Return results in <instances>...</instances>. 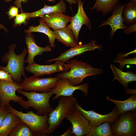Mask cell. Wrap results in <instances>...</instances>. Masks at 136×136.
<instances>
[{"label":"cell","mask_w":136,"mask_h":136,"mask_svg":"<svg viewBox=\"0 0 136 136\" xmlns=\"http://www.w3.org/2000/svg\"><path fill=\"white\" fill-rule=\"evenodd\" d=\"M16 44H11L8 47V52L3 56L2 60L7 63L5 66H0V69L10 74L14 82L19 84L21 82V77H26L24 66L25 58L28 53L25 47L21 53L18 55L15 52Z\"/></svg>","instance_id":"cell-1"},{"label":"cell","mask_w":136,"mask_h":136,"mask_svg":"<svg viewBox=\"0 0 136 136\" xmlns=\"http://www.w3.org/2000/svg\"><path fill=\"white\" fill-rule=\"evenodd\" d=\"M65 63L69 70L58 74L57 76L60 79H67L74 86L82 83L83 79L87 77L95 76L103 72L102 69L94 67L90 64L81 60L72 59Z\"/></svg>","instance_id":"cell-2"},{"label":"cell","mask_w":136,"mask_h":136,"mask_svg":"<svg viewBox=\"0 0 136 136\" xmlns=\"http://www.w3.org/2000/svg\"><path fill=\"white\" fill-rule=\"evenodd\" d=\"M59 97L58 105L55 109L48 114L47 123L49 127L42 133L43 134L49 135L52 133L62 123L63 119L66 118L71 113L77 102L76 98L73 95L61 96Z\"/></svg>","instance_id":"cell-3"},{"label":"cell","mask_w":136,"mask_h":136,"mask_svg":"<svg viewBox=\"0 0 136 136\" xmlns=\"http://www.w3.org/2000/svg\"><path fill=\"white\" fill-rule=\"evenodd\" d=\"M16 91L28 99L27 101L23 100L18 102L24 109H29L30 107L32 108L37 111L36 114L40 115L49 114L53 110L49 103L50 98L53 95L50 91L41 93L34 91L28 92L20 89Z\"/></svg>","instance_id":"cell-4"},{"label":"cell","mask_w":136,"mask_h":136,"mask_svg":"<svg viewBox=\"0 0 136 136\" xmlns=\"http://www.w3.org/2000/svg\"><path fill=\"white\" fill-rule=\"evenodd\" d=\"M7 106L10 112L17 116L21 121L27 124L36 135H44L42 133L48 128V114L40 115L31 111L24 113L15 109L10 104Z\"/></svg>","instance_id":"cell-5"},{"label":"cell","mask_w":136,"mask_h":136,"mask_svg":"<svg viewBox=\"0 0 136 136\" xmlns=\"http://www.w3.org/2000/svg\"><path fill=\"white\" fill-rule=\"evenodd\" d=\"M114 136L136 135V112L131 111L120 115L116 122L111 124Z\"/></svg>","instance_id":"cell-6"},{"label":"cell","mask_w":136,"mask_h":136,"mask_svg":"<svg viewBox=\"0 0 136 136\" xmlns=\"http://www.w3.org/2000/svg\"><path fill=\"white\" fill-rule=\"evenodd\" d=\"M59 79L57 76L44 78L33 75L25 77L20 84L25 91L43 92L50 91Z\"/></svg>","instance_id":"cell-7"},{"label":"cell","mask_w":136,"mask_h":136,"mask_svg":"<svg viewBox=\"0 0 136 136\" xmlns=\"http://www.w3.org/2000/svg\"><path fill=\"white\" fill-rule=\"evenodd\" d=\"M75 107L89 121L92 127L106 122H109L111 124H114L116 121L119 116L116 106L111 112L105 115L98 113L93 110H86L83 109L77 102L76 103Z\"/></svg>","instance_id":"cell-8"},{"label":"cell","mask_w":136,"mask_h":136,"mask_svg":"<svg viewBox=\"0 0 136 136\" xmlns=\"http://www.w3.org/2000/svg\"><path fill=\"white\" fill-rule=\"evenodd\" d=\"M19 89L23 90L20 84L13 81L0 80V103L1 105L8 106L11 101L18 102L23 100L22 96H18L16 93Z\"/></svg>","instance_id":"cell-9"},{"label":"cell","mask_w":136,"mask_h":136,"mask_svg":"<svg viewBox=\"0 0 136 136\" xmlns=\"http://www.w3.org/2000/svg\"><path fill=\"white\" fill-rule=\"evenodd\" d=\"M66 118L72 124V133L76 136H87L92 128L89 121L75 107Z\"/></svg>","instance_id":"cell-10"},{"label":"cell","mask_w":136,"mask_h":136,"mask_svg":"<svg viewBox=\"0 0 136 136\" xmlns=\"http://www.w3.org/2000/svg\"><path fill=\"white\" fill-rule=\"evenodd\" d=\"M88 84L86 83L78 86H74L68 81L66 78L59 79L55 86L50 91L53 95H55L53 98V100L59 98L60 96H69L73 95L75 91L79 90L83 93L85 96L88 95Z\"/></svg>","instance_id":"cell-11"},{"label":"cell","mask_w":136,"mask_h":136,"mask_svg":"<svg viewBox=\"0 0 136 136\" xmlns=\"http://www.w3.org/2000/svg\"><path fill=\"white\" fill-rule=\"evenodd\" d=\"M55 61L53 64L47 65H41L34 62L31 64H28L25 69L37 77L51 75L57 72H67L69 70L66 63L60 61Z\"/></svg>","instance_id":"cell-12"},{"label":"cell","mask_w":136,"mask_h":136,"mask_svg":"<svg viewBox=\"0 0 136 136\" xmlns=\"http://www.w3.org/2000/svg\"><path fill=\"white\" fill-rule=\"evenodd\" d=\"M97 41L95 39L87 44L82 45L79 44L77 46L71 47L70 49L61 53L58 57L48 60L47 62L58 60L65 63L73 57L87 51H93L96 49L101 50L103 47L101 45L96 44Z\"/></svg>","instance_id":"cell-13"},{"label":"cell","mask_w":136,"mask_h":136,"mask_svg":"<svg viewBox=\"0 0 136 136\" xmlns=\"http://www.w3.org/2000/svg\"><path fill=\"white\" fill-rule=\"evenodd\" d=\"M78 10L77 13L72 17L70 24L67 26L72 31L76 42H78L79 32L82 26L85 25L89 29H91V24L83 8V2L81 0H77Z\"/></svg>","instance_id":"cell-14"},{"label":"cell","mask_w":136,"mask_h":136,"mask_svg":"<svg viewBox=\"0 0 136 136\" xmlns=\"http://www.w3.org/2000/svg\"><path fill=\"white\" fill-rule=\"evenodd\" d=\"M125 7V4H118L113 10L112 15L99 27H100L106 25L110 26L111 30L110 38L111 40L117 30L120 29H124L127 27L124 24L122 16V12Z\"/></svg>","instance_id":"cell-15"},{"label":"cell","mask_w":136,"mask_h":136,"mask_svg":"<svg viewBox=\"0 0 136 136\" xmlns=\"http://www.w3.org/2000/svg\"><path fill=\"white\" fill-rule=\"evenodd\" d=\"M25 42L27 47L28 56L25 62L31 64L34 63V59L37 55H42L45 52H50L51 48L49 45L42 47L37 44L33 35L31 33L27 34L25 37Z\"/></svg>","instance_id":"cell-16"},{"label":"cell","mask_w":136,"mask_h":136,"mask_svg":"<svg viewBox=\"0 0 136 136\" xmlns=\"http://www.w3.org/2000/svg\"><path fill=\"white\" fill-rule=\"evenodd\" d=\"M72 18V17L62 13L57 12L45 15L40 17V19L55 30L65 27Z\"/></svg>","instance_id":"cell-17"},{"label":"cell","mask_w":136,"mask_h":136,"mask_svg":"<svg viewBox=\"0 0 136 136\" xmlns=\"http://www.w3.org/2000/svg\"><path fill=\"white\" fill-rule=\"evenodd\" d=\"M66 10V5L63 0H61L57 4L54 6H49L45 4L43 8L38 11L31 13H26L27 20L31 18L40 17L53 13L61 12L65 13Z\"/></svg>","instance_id":"cell-18"},{"label":"cell","mask_w":136,"mask_h":136,"mask_svg":"<svg viewBox=\"0 0 136 136\" xmlns=\"http://www.w3.org/2000/svg\"><path fill=\"white\" fill-rule=\"evenodd\" d=\"M53 31L56 39L65 46L72 47L79 45L75 40L72 31L67 25L64 28Z\"/></svg>","instance_id":"cell-19"},{"label":"cell","mask_w":136,"mask_h":136,"mask_svg":"<svg viewBox=\"0 0 136 136\" xmlns=\"http://www.w3.org/2000/svg\"><path fill=\"white\" fill-rule=\"evenodd\" d=\"M106 98L107 100L116 105L118 109V114L119 116L128 111L136 112V94H131L129 98L123 101L112 99L108 96H107Z\"/></svg>","instance_id":"cell-20"},{"label":"cell","mask_w":136,"mask_h":136,"mask_svg":"<svg viewBox=\"0 0 136 136\" xmlns=\"http://www.w3.org/2000/svg\"><path fill=\"white\" fill-rule=\"evenodd\" d=\"M21 121L15 114L9 112L2 121L0 126V136H8Z\"/></svg>","instance_id":"cell-21"},{"label":"cell","mask_w":136,"mask_h":136,"mask_svg":"<svg viewBox=\"0 0 136 136\" xmlns=\"http://www.w3.org/2000/svg\"><path fill=\"white\" fill-rule=\"evenodd\" d=\"M110 67L114 74V78L118 81L125 89L128 88L129 83L136 81V74L130 71L123 72L115 65L111 64Z\"/></svg>","instance_id":"cell-22"},{"label":"cell","mask_w":136,"mask_h":136,"mask_svg":"<svg viewBox=\"0 0 136 136\" xmlns=\"http://www.w3.org/2000/svg\"><path fill=\"white\" fill-rule=\"evenodd\" d=\"M39 25L36 26L31 25L28 27V29H25L24 32L26 34L32 32H40L44 33L47 36L49 40L50 46L52 48L55 47V40L56 39L53 31L49 28L48 25L40 19L39 20Z\"/></svg>","instance_id":"cell-23"},{"label":"cell","mask_w":136,"mask_h":136,"mask_svg":"<svg viewBox=\"0 0 136 136\" xmlns=\"http://www.w3.org/2000/svg\"><path fill=\"white\" fill-rule=\"evenodd\" d=\"M120 0H96L95 3L91 8L100 12L104 15L112 12Z\"/></svg>","instance_id":"cell-24"},{"label":"cell","mask_w":136,"mask_h":136,"mask_svg":"<svg viewBox=\"0 0 136 136\" xmlns=\"http://www.w3.org/2000/svg\"><path fill=\"white\" fill-rule=\"evenodd\" d=\"M122 16L126 24L136 23V4L131 1L125 4Z\"/></svg>","instance_id":"cell-25"},{"label":"cell","mask_w":136,"mask_h":136,"mask_svg":"<svg viewBox=\"0 0 136 136\" xmlns=\"http://www.w3.org/2000/svg\"><path fill=\"white\" fill-rule=\"evenodd\" d=\"M111 125L110 122H106L92 127L87 136H114Z\"/></svg>","instance_id":"cell-26"},{"label":"cell","mask_w":136,"mask_h":136,"mask_svg":"<svg viewBox=\"0 0 136 136\" xmlns=\"http://www.w3.org/2000/svg\"><path fill=\"white\" fill-rule=\"evenodd\" d=\"M36 135L24 123L21 121L9 136H33Z\"/></svg>","instance_id":"cell-27"},{"label":"cell","mask_w":136,"mask_h":136,"mask_svg":"<svg viewBox=\"0 0 136 136\" xmlns=\"http://www.w3.org/2000/svg\"><path fill=\"white\" fill-rule=\"evenodd\" d=\"M27 16L26 13L23 12L18 14L15 17L14 20L13 27H16L22 24H23L25 25H27L28 23L27 21Z\"/></svg>","instance_id":"cell-28"},{"label":"cell","mask_w":136,"mask_h":136,"mask_svg":"<svg viewBox=\"0 0 136 136\" xmlns=\"http://www.w3.org/2000/svg\"><path fill=\"white\" fill-rule=\"evenodd\" d=\"M115 63L118 62L120 65L119 68L122 70L124 65L127 64H136V57L133 58H117L113 61Z\"/></svg>","instance_id":"cell-29"},{"label":"cell","mask_w":136,"mask_h":136,"mask_svg":"<svg viewBox=\"0 0 136 136\" xmlns=\"http://www.w3.org/2000/svg\"><path fill=\"white\" fill-rule=\"evenodd\" d=\"M18 8L15 6H11L9 8V10L5 13L8 15L9 19H11L18 14Z\"/></svg>","instance_id":"cell-30"},{"label":"cell","mask_w":136,"mask_h":136,"mask_svg":"<svg viewBox=\"0 0 136 136\" xmlns=\"http://www.w3.org/2000/svg\"><path fill=\"white\" fill-rule=\"evenodd\" d=\"M0 80L10 81H13L10 74L0 69Z\"/></svg>","instance_id":"cell-31"},{"label":"cell","mask_w":136,"mask_h":136,"mask_svg":"<svg viewBox=\"0 0 136 136\" xmlns=\"http://www.w3.org/2000/svg\"><path fill=\"white\" fill-rule=\"evenodd\" d=\"M9 112L7 106H0V126L4 118Z\"/></svg>","instance_id":"cell-32"},{"label":"cell","mask_w":136,"mask_h":136,"mask_svg":"<svg viewBox=\"0 0 136 136\" xmlns=\"http://www.w3.org/2000/svg\"><path fill=\"white\" fill-rule=\"evenodd\" d=\"M124 32L126 34L129 35L136 31V23L131 24L124 29Z\"/></svg>","instance_id":"cell-33"},{"label":"cell","mask_w":136,"mask_h":136,"mask_svg":"<svg viewBox=\"0 0 136 136\" xmlns=\"http://www.w3.org/2000/svg\"><path fill=\"white\" fill-rule=\"evenodd\" d=\"M29 0H16L14 2V4L16 6L19 8L20 10L21 13L23 12L22 8L21 3L22 2L23 4L27 3Z\"/></svg>","instance_id":"cell-34"},{"label":"cell","mask_w":136,"mask_h":136,"mask_svg":"<svg viewBox=\"0 0 136 136\" xmlns=\"http://www.w3.org/2000/svg\"><path fill=\"white\" fill-rule=\"evenodd\" d=\"M136 52V50H135L134 51H131L130 52L127 53H120L118 55V56L116 58H123L125 56H127L128 55L130 54L133 53H135Z\"/></svg>","instance_id":"cell-35"},{"label":"cell","mask_w":136,"mask_h":136,"mask_svg":"<svg viewBox=\"0 0 136 136\" xmlns=\"http://www.w3.org/2000/svg\"><path fill=\"white\" fill-rule=\"evenodd\" d=\"M72 130V126H71L61 136H71L73 134Z\"/></svg>","instance_id":"cell-36"},{"label":"cell","mask_w":136,"mask_h":136,"mask_svg":"<svg viewBox=\"0 0 136 136\" xmlns=\"http://www.w3.org/2000/svg\"><path fill=\"white\" fill-rule=\"evenodd\" d=\"M125 92L127 94H136V89H129L128 88L125 89Z\"/></svg>","instance_id":"cell-37"},{"label":"cell","mask_w":136,"mask_h":136,"mask_svg":"<svg viewBox=\"0 0 136 136\" xmlns=\"http://www.w3.org/2000/svg\"><path fill=\"white\" fill-rule=\"evenodd\" d=\"M48 1L52 2H54L55 0H48ZM68 2L70 4L71 6V5L72 4H75L77 3V0H65Z\"/></svg>","instance_id":"cell-38"},{"label":"cell","mask_w":136,"mask_h":136,"mask_svg":"<svg viewBox=\"0 0 136 136\" xmlns=\"http://www.w3.org/2000/svg\"><path fill=\"white\" fill-rule=\"evenodd\" d=\"M0 29L3 30L4 31L6 32L7 33L8 32V30L5 27L4 25L1 24L0 22Z\"/></svg>","instance_id":"cell-39"},{"label":"cell","mask_w":136,"mask_h":136,"mask_svg":"<svg viewBox=\"0 0 136 136\" xmlns=\"http://www.w3.org/2000/svg\"><path fill=\"white\" fill-rule=\"evenodd\" d=\"M4 1L6 3H8L11 2L12 0H4Z\"/></svg>","instance_id":"cell-40"},{"label":"cell","mask_w":136,"mask_h":136,"mask_svg":"<svg viewBox=\"0 0 136 136\" xmlns=\"http://www.w3.org/2000/svg\"><path fill=\"white\" fill-rule=\"evenodd\" d=\"M130 1L132 2L135 4H136V0H129Z\"/></svg>","instance_id":"cell-41"},{"label":"cell","mask_w":136,"mask_h":136,"mask_svg":"<svg viewBox=\"0 0 136 136\" xmlns=\"http://www.w3.org/2000/svg\"><path fill=\"white\" fill-rule=\"evenodd\" d=\"M1 106V104L0 103V106Z\"/></svg>","instance_id":"cell-42"}]
</instances>
